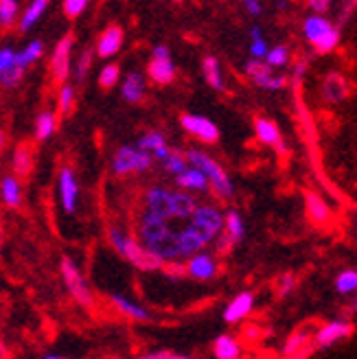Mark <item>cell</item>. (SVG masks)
I'll return each mask as SVG.
<instances>
[{
    "instance_id": "obj_1",
    "label": "cell",
    "mask_w": 357,
    "mask_h": 359,
    "mask_svg": "<svg viewBox=\"0 0 357 359\" xmlns=\"http://www.w3.org/2000/svg\"><path fill=\"white\" fill-rule=\"evenodd\" d=\"M108 239H110V245L116 250V252H121L134 267L142 269V272H154V269L165 267V263L158 257H154L140 241H136L132 235H128V232L116 228V226H112L108 230Z\"/></svg>"
},
{
    "instance_id": "obj_2",
    "label": "cell",
    "mask_w": 357,
    "mask_h": 359,
    "mask_svg": "<svg viewBox=\"0 0 357 359\" xmlns=\"http://www.w3.org/2000/svg\"><path fill=\"white\" fill-rule=\"evenodd\" d=\"M189 167H195L198 171L204 173V177L208 180V187H213V191H215L220 197H230L235 193V187L233 182H230V177L226 175V171L222 169V165L217 163V160H213L208 154L200 151V149H191L189 154H184Z\"/></svg>"
},
{
    "instance_id": "obj_3",
    "label": "cell",
    "mask_w": 357,
    "mask_h": 359,
    "mask_svg": "<svg viewBox=\"0 0 357 359\" xmlns=\"http://www.w3.org/2000/svg\"><path fill=\"white\" fill-rule=\"evenodd\" d=\"M302 33H305L307 42L318 53H331L337 44H340V29L333 27V22L325 15H309L305 18L302 25Z\"/></svg>"
},
{
    "instance_id": "obj_4",
    "label": "cell",
    "mask_w": 357,
    "mask_h": 359,
    "mask_svg": "<svg viewBox=\"0 0 357 359\" xmlns=\"http://www.w3.org/2000/svg\"><path fill=\"white\" fill-rule=\"evenodd\" d=\"M206 245L215 241L224 230V212L215 206H198L187 224Z\"/></svg>"
},
{
    "instance_id": "obj_5",
    "label": "cell",
    "mask_w": 357,
    "mask_h": 359,
    "mask_svg": "<svg viewBox=\"0 0 357 359\" xmlns=\"http://www.w3.org/2000/svg\"><path fill=\"white\" fill-rule=\"evenodd\" d=\"M154 165V158L145 151H140L138 147L125 145L114 154L112 160V171L116 175H128V173H142Z\"/></svg>"
},
{
    "instance_id": "obj_6",
    "label": "cell",
    "mask_w": 357,
    "mask_h": 359,
    "mask_svg": "<svg viewBox=\"0 0 357 359\" xmlns=\"http://www.w3.org/2000/svg\"><path fill=\"white\" fill-rule=\"evenodd\" d=\"M62 276H64V283L68 287L70 296H73L81 307H93L90 287H88L83 274L79 272V267L73 259H68V257L62 259Z\"/></svg>"
},
{
    "instance_id": "obj_7",
    "label": "cell",
    "mask_w": 357,
    "mask_h": 359,
    "mask_svg": "<svg viewBox=\"0 0 357 359\" xmlns=\"http://www.w3.org/2000/svg\"><path fill=\"white\" fill-rule=\"evenodd\" d=\"M73 42H75V38L68 33L58 42L55 50H53L50 70H53V77H55V81L64 83L70 77V68H73V64H70V60H73Z\"/></svg>"
},
{
    "instance_id": "obj_8",
    "label": "cell",
    "mask_w": 357,
    "mask_h": 359,
    "mask_svg": "<svg viewBox=\"0 0 357 359\" xmlns=\"http://www.w3.org/2000/svg\"><path fill=\"white\" fill-rule=\"evenodd\" d=\"M180 125H182V130H187L195 138H200L202 142H217V138H220L217 125L213 123V121H208L206 116H200V114H182L180 116Z\"/></svg>"
},
{
    "instance_id": "obj_9",
    "label": "cell",
    "mask_w": 357,
    "mask_h": 359,
    "mask_svg": "<svg viewBox=\"0 0 357 359\" xmlns=\"http://www.w3.org/2000/svg\"><path fill=\"white\" fill-rule=\"evenodd\" d=\"M58 189H60V202L62 208L66 212H75L77 210V202H79V182L77 175L70 167H64L60 171V180H58Z\"/></svg>"
},
{
    "instance_id": "obj_10",
    "label": "cell",
    "mask_w": 357,
    "mask_h": 359,
    "mask_svg": "<svg viewBox=\"0 0 357 359\" xmlns=\"http://www.w3.org/2000/svg\"><path fill=\"white\" fill-rule=\"evenodd\" d=\"M145 248L154 257H158L160 261H163L165 265L167 263H177V259H182L180 257V248H177V230H173V228L169 232H165L163 237H158L151 243H147Z\"/></svg>"
},
{
    "instance_id": "obj_11",
    "label": "cell",
    "mask_w": 357,
    "mask_h": 359,
    "mask_svg": "<svg viewBox=\"0 0 357 359\" xmlns=\"http://www.w3.org/2000/svg\"><path fill=\"white\" fill-rule=\"evenodd\" d=\"M145 212L169 222L171 219V191L165 187H151L145 193Z\"/></svg>"
},
{
    "instance_id": "obj_12",
    "label": "cell",
    "mask_w": 357,
    "mask_h": 359,
    "mask_svg": "<svg viewBox=\"0 0 357 359\" xmlns=\"http://www.w3.org/2000/svg\"><path fill=\"white\" fill-rule=\"evenodd\" d=\"M252 309H255V296L250 292H241L228 302V307L224 309V320L228 325H237V322L252 313Z\"/></svg>"
},
{
    "instance_id": "obj_13",
    "label": "cell",
    "mask_w": 357,
    "mask_h": 359,
    "mask_svg": "<svg viewBox=\"0 0 357 359\" xmlns=\"http://www.w3.org/2000/svg\"><path fill=\"white\" fill-rule=\"evenodd\" d=\"M169 230H171L169 222L160 219V217H154V215H149V212H142V217L138 222V237H140L142 245H147L154 239L163 237L165 232H169Z\"/></svg>"
},
{
    "instance_id": "obj_14",
    "label": "cell",
    "mask_w": 357,
    "mask_h": 359,
    "mask_svg": "<svg viewBox=\"0 0 357 359\" xmlns=\"http://www.w3.org/2000/svg\"><path fill=\"white\" fill-rule=\"evenodd\" d=\"M187 274H191L193 278H198V280H210L213 276L217 274V261L213 255L208 252H200V255H195L189 259L187 263Z\"/></svg>"
},
{
    "instance_id": "obj_15",
    "label": "cell",
    "mask_w": 357,
    "mask_h": 359,
    "mask_svg": "<svg viewBox=\"0 0 357 359\" xmlns=\"http://www.w3.org/2000/svg\"><path fill=\"white\" fill-rule=\"evenodd\" d=\"M353 331V327L344 320H335V322H327L325 327H320L318 333H316V344L318 346H331L335 342H340V339L349 337Z\"/></svg>"
},
{
    "instance_id": "obj_16",
    "label": "cell",
    "mask_w": 357,
    "mask_h": 359,
    "mask_svg": "<svg viewBox=\"0 0 357 359\" xmlns=\"http://www.w3.org/2000/svg\"><path fill=\"white\" fill-rule=\"evenodd\" d=\"M255 130H257V136L263 145H270L274 147L278 154H285L288 147H285V142L281 138V130L276 128V123H272L270 118H257L255 121Z\"/></svg>"
},
{
    "instance_id": "obj_17",
    "label": "cell",
    "mask_w": 357,
    "mask_h": 359,
    "mask_svg": "<svg viewBox=\"0 0 357 359\" xmlns=\"http://www.w3.org/2000/svg\"><path fill=\"white\" fill-rule=\"evenodd\" d=\"M121 46H123V29L112 25L101 33V38L97 42V53L103 60H110L121 50Z\"/></svg>"
},
{
    "instance_id": "obj_18",
    "label": "cell",
    "mask_w": 357,
    "mask_h": 359,
    "mask_svg": "<svg viewBox=\"0 0 357 359\" xmlns=\"http://www.w3.org/2000/svg\"><path fill=\"white\" fill-rule=\"evenodd\" d=\"M175 182L180 187V191L193 195V193H204L208 191V180L204 177L202 171H198L195 167H187L180 175H175Z\"/></svg>"
},
{
    "instance_id": "obj_19",
    "label": "cell",
    "mask_w": 357,
    "mask_h": 359,
    "mask_svg": "<svg viewBox=\"0 0 357 359\" xmlns=\"http://www.w3.org/2000/svg\"><path fill=\"white\" fill-rule=\"evenodd\" d=\"M140 151H145V154H149L154 160H163L167 158V154H169V145H167V138L160 134V132H147L145 136H142L140 140H138V145H136Z\"/></svg>"
},
{
    "instance_id": "obj_20",
    "label": "cell",
    "mask_w": 357,
    "mask_h": 359,
    "mask_svg": "<svg viewBox=\"0 0 357 359\" xmlns=\"http://www.w3.org/2000/svg\"><path fill=\"white\" fill-rule=\"evenodd\" d=\"M110 302H112V307H114L116 311H121L123 316H128V318H132V320H138V322H147V320H151V313H149L145 307H142V304L130 300L128 296H123V294H112V296H110Z\"/></svg>"
},
{
    "instance_id": "obj_21",
    "label": "cell",
    "mask_w": 357,
    "mask_h": 359,
    "mask_svg": "<svg viewBox=\"0 0 357 359\" xmlns=\"http://www.w3.org/2000/svg\"><path fill=\"white\" fill-rule=\"evenodd\" d=\"M195 208H198V202H195L193 195L184 191H171V219L189 222Z\"/></svg>"
},
{
    "instance_id": "obj_22",
    "label": "cell",
    "mask_w": 357,
    "mask_h": 359,
    "mask_svg": "<svg viewBox=\"0 0 357 359\" xmlns=\"http://www.w3.org/2000/svg\"><path fill=\"white\" fill-rule=\"evenodd\" d=\"M145 90H147V81L140 73H130L121 83V95H123L125 101H130V103L142 101V97H145Z\"/></svg>"
},
{
    "instance_id": "obj_23",
    "label": "cell",
    "mask_w": 357,
    "mask_h": 359,
    "mask_svg": "<svg viewBox=\"0 0 357 359\" xmlns=\"http://www.w3.org/2000/svg\"><path fill=\"white\" fill-rule=\"evenodd\" d=\"M177 248H180V257L191 259L195 255L204 252L206 243L198 235H195V232L189 226H184L182 230H177Z\"/></svg>"
},
{
    "instance_id": "obj_24",
    "label": "cell",
    "mask_w": 357,
    "mask_h": 359,
    "mask_svg": "<svg viewBox=\"0 0 357 359\" xmlns=\"http://www.w3.org/2000/svg\"><path fill=\"white\" fill-rule=\"evenodd\" d=\"M349 95V83L340 73H331L327 75L325 83H323V97L329 103H340L342 99H346Z\"/></svg>"
},
{
    "instance_id": "obj_25",
    "label": "cell",
    "mask_w": 357,
    "mask_h": 359,
    "mask_svg": "<svg viewBox=\"0 0 357 359\" xmlns=\"http://www.w3.org/2000/svg\"><path fill=\"white\" fill-rule=\"evenodd\" d=\"M213 351H215V357L217 359H241V344L239 339L233 337V335H220L215 339V344H213Z\"/></svg>"
},
{
    "instance_id": "obj_26",
    "label": "cell",
    "mask_w": 357,
    "mask_h": 359,
    "mask_svg": "<svg viewBox=\"0 0 357 359\" xmlns=\"http://www.w3.org/2000/svg\"><path fill=\"white\" fill-rule=\"evenodd\" d=\"M202 73H204L206 83H208L213 90H220V93H222V90L226 88V86H224L222 64H220V60H217V57H213V55L204 57V62H202Z\"/></svg>"
},
{
    "instance_id": "obj_27",
    "label": "cell",
    "mask_w": 357,
    "mask_h": 359,
    "mask_svg": "<svg viewBox=\"0 0 357 359\" xmlns=\"http://www.w3.org/2000/svg\"><path fill=\"white\" fill-rule=\"evenodd\" d=\"M0 197H3V202L11 208H18L22 204V187L18 182L15 177H3V182H0Z\"/></svg>"
},
{
    "instance_id": "obj_28",
    "label": "cell",
    "mask_w": 357,
    "mask_h": 359,
    "mask_svg": "<svg viewBox=\"0 0 357 359\" xmlns=\"http://www.w3.org/2000/svg\"><path fill=\"white\" fill-rule=\"evenodd\" d=\"M224 235L235 243H239L245 235V228H243V219H241V215L237 210H228L224 215Z\"/></svg>"
},
{
    "instance_id": "obj_29",
    "label": "cell",
    "mask_w": 357,
    "mask_h": 359,
    "mask_svg": "<svg viewBox=\"0 0 357 359\" xmlns=\"http://www.w3.org/2000/svg\"><path fill=\"white\" fill-rule=\"evenodd\" d=\"M149 77L156 83H171L175 77V66L171 60H151L149 62Z\"/></svg>"
},
{
    "instance_id": "obj_30",
    "label": "cell",
    "mask_w": 357,
    "mask_h": 359,
    "mask_svg": "<svg viewBox=\"0 0 357 359\" xmlns=\"http://www.w3.org/2000/svg\"><path fill=\"white\" fill-rule=\"evenodd\" d=\"M307 212L316 226H325L331 217L329 206L325 204V200H320L316 193H307Z\"/></svg>"
},
{
    "instance_id": "obj_31",
    "label": "cell",
    "mask_w": 357,
    "mask_h": 359,
    "mask_svg": "<svg viewBox=\"0 0 357 359\" xmlns=\"http://www.w3.org/2000/svg\"><path fill=\"white\" fill-rule=\"evenodd\" d=\"M245 75L252 79L257 86H261V88H265L267 86V81L272 79V68L267 66L263 60H250L248 64H245Z\"/></svg>"
},
{
    "instance_id": "obj_32",
    "label": "cell",
    "mask_w": 357,
    "mask_h": 359,
    "mask_svg": "<svg viewBox=\"0 0 357 359\" xmlns=\"http://www.w3.org/2000/svg\"><path fill=\"white\" fill-rule=\"evenodd\" d=\"M42 53H44V44H42L40 40H33V42H29L20 53H15V66L25 70V68L31 66L35 60H40V57H42Z\"/></svg>"
},
{
    "instance_id": "obj_33",
    "label": "cell",
    "mask_w": 357,
    "mask_h": 359,
    "mask_svg": "<svg viewBox=\"0 0 357 359\" xmlns=\"http://www.w3.org/2000/svg\"><path fill=\"white\" fill-rule=\"evenodd\" d=\"M31 167H33V151H31V147L29 145H18L15 151H13V171L20 177H25V175H29Z\"/></svg>"
},
{
    "instance_id": "obj_34",
    "label": "cell",
    "mask_w": 357,
    "mask_h": 359,
    "mask_svg": "<svg viewBox=\"0 0 357 359\" xmlns=\"http://www.w3.org/2000/svg\"><path fill=\"white\" fill-rule=\"evenodd\" d=\"M248 35H250V57H252V60H265L270 46H267V42H265V35H263L261 27L255 25L252 29L248 31Z\"/></svg>"
},
{
    "instance_id": "obj_35",
    "label": "cell",
    "mask_w": 357,
    "mask_h": 359,
    "mask_svg": "<svg viewBox=\"0 0 357 359\" xmlns=\"http://www.w3.org/2000/svg\"><path fill=\"white\" fill-rule=\"evenodd\" d=\"M58 130V118L53 112H42L35 118V138L38 140H48Z\"/></svg>"
},
{
    "instance_id": "obj_36",
    "label": "cell",
    "mask_w": 357,
    "mask_h": 359,
    "mask_svg": "<svg viewBox=\"0 0 357 359\" xmlns=\"http://www.w3.org/2000/svg\"><path fill=\"white\" fill-rule=\"evenodd\" d=\"M46 7H48L46 0H35V3H31L20 18V31H29L33 25H38V20L44 15Z\"/></svg>"
},
{
    "instance_id": "obj_37",
    "label": "cell",
    "mask_w": 357,
    "mask_h": 359,
    "mask_svg": "<svg viewBox=\"0 0 357 359\" xmlns=\"http://www.w3.org/2000/svg\"><path fill=\"white\" fill-rule=\"evenodd\" d=\"M163 165H165V171H167V173H171V175H180V173L189 167L184 154L175 151V149H169L167 158L163 160Z\"/></svg>"
},
{
    "instance_id": "obj_38",
    "label": "cell",
    "mask_w": 357,
    "mask_h": 359,
    "mask_svg": "<svg viewBox=\"0 0 357 359\" xmlns=\"http://www.w3.org/2000/svg\"><path fill=\"white\" fill-rule=\"evenodd\" d=\"M263 62L270 66V68H283V66H288V62H290V48L278 44V46L267 50V55H265Z\"/></svg>"
},
{
    "instance_id": "obj_39",
    "label": "cell",
    "mask_w": 357,
    "mask_h": 359,
    "mask_svg": "<svg viewBox=\"0 0 357 359\" xmlns=\"http://www.w3.org/2000/svg\"><path fill=\"white\" fill-rule=\"evenodd\" d=\"M335 290L337 294H353L357 290V272L355 269H344L335 278Z\"/></svg>"
},
{
    "instance_id": "obj_40",
    "label": "cell",
    "mask_w": 357,
    "mask_h": 359,
    "mask_svg": "<svg viewBox=\"0 0 357 359\" xmlns=\"http://www.w3.org/2000/svg\"><path fill=\"white\" fill-rule=\"evenodd\" d=\"M121 79V68L116 64H108V66H103L101 68V73H99V83L101 88H114Z\"/></svg>"
},
{
    "instance_id": "obj_41",
    "label": "cell",
    "mask_w": 357,
    "mask_h": 359,
    "mask_svg": "<svg viewBox=\"0 0 357 359\" xmlns=\"http://www.w3.org/2000/svg\"><path fill=\"white\" fill-rule=\"evenodd\" d=\"M18 18V3L15 0H0V25L9 27Z\"/></svg>"
},
{
    "instance_id": "obj_42",
    "label": "cell",
    "mask_w": 357,
    "mask_h": 359,
    "mask_svg": "<svg viewBox=\"0 0 357 359\" xmlns=\"http://www.w3.org/2000/svg\"><path fill=\"white\" fill-rule=\"evenodd\" d=\"M73 103H75V88L70 83H64L62 93H60V112L68 114L70 110H73Z\"/></svg>"
},
{
    "instance_id": "obj_43",
    "label": "cell",
    "mask_w": 357,
    "mask_h": 359,
    "mask_svg": "<svg viewBox=\"0 0 357 359\" xmlns=\"http://www.w3.org/2000/svg\"><path fill=\"white\" fill-rule=\"evenodd\" d=\"M90 64H93V50H83L81 55H79V60L75 62V77L79 81L86 79L88 70H90Z\"/></svg>"
},
{
    "instance_id": "obj_44",
    "label": "cell",
    "mask_w": 357,
    "mask_h": 359,
    "mask_svg": "<svg viewBox=\"0 0 357 359\" xmlns=\"http://www.w3.org/2000/svg\"><path fill=\"white\" fill-rule=\"evenodd\" d=\"M305 342H307V331H296V333L290 337V342L285 344L283 353H285V355H294V353H298V348L305 346Z\"/></svg>"
},
{
    "instance_id": "obj_45",
    "label": "cell",
    "mask_w": 357,
    "mask_h": 359,
    "mask_svg": "<svg viewBox=\"0 0 357 359\" xmlns=\"http://www.w3.org/2000/svg\"><path fill=\"white\" fill-rule=\"evenodd\" d=\"M15 66V50L11 46L0 48V77H3L7 70Z\"/></svg>"
},
{
    "instance_id": "obj_46",
    "label": "cell",
    "mask_w": 357,
    "mask_h": 359,
    "mask_svg": "<svg viewBox=\"0 0 357 359\" xmlns=\"http://www.w3.org/2000/svg\"><path fill=\"white\" fill-rule=\"evenodd\" d=\"M22 77H25V70L22 68H18V66H13L11 70H7V73L0 77V83H3L5 88H15L18 83L22 81Z\"/></svg>"
},
{
    "instance_id": "obj_47",
    "label": "cell",
    "mask_w": 357,
    "mask_h": 359,
    "mask_svg": "<svg viewBox=\"0 0 357 359\" xmlns=\"http://www.w3.org/2000/svg\"><path fill=\"white\" fill-rule=\"evenodd\" d=\"M294 285H296V276H294V274H283V276L276 280V292H278L281 296H288V294H292Z\"/></svg>"
},
{
    "instance_id": "obj_48",
    "label": "cell",
    "mask_w": 357,
    "mask_h": 359,
    "mask_svg": "<svg viewBox=\"0 0 357 359\" xmlns=\"http://www.w3.org/2000/svg\"><path fill=\"white\" fill-rule=\"evenodd\" d=\"M86 7H88L86 0H66V3H64V11H66L68 18H77V15H81V13L86 11Z\"/></svg>"
},
{
    "instance_id": "obj_49",
    "label": "cell",
    "mask_w": 357,
    "mask_h": 359,
    "mask_svg": "<svg viewBox=\"0 0 357 359\" xmlns=\"http://www.w3.org/2000/svg\"><path fill=\"white\" fill-rule=\"evenodd\" d=\"M140 359H189V357L175 353V351H154V353L142 355Z\"/></svg>"
},
{
    "instance_id": "obj_50",
    "label": "cell",
    "mask_w": 357,
    "mask_h": 359,
    "mask_svg": "<svg viewBox=\"0 0 357 359\" xmlns=\"http://www.w3.org/2000/svg\"><path fill=\"white\" fill-rule=\"evenodd\" d=\"M215 248H217V252H220V255H228V252H230V248H233V241H230V239L224 235V232H222V235L215 239Z\"/></svg>"
},
{
    "instance_id": "obj_51",
    "label": "cell",
    "mask_w": 357,
    "mask_h": 359,
    "mask_svg": "<svg viewBox=\"0 0 357 359\" xmlns=\"http://www.w3.org/2000/svg\"><path fill=\"white\" fill-rule=\"evenodd\" d=\"M285 86H288V77H283V75H272V79L267 81V90H283Z\"/></svg>"
},
{
    "instance_id": "obj_52",
    "label": "cell",
    "mask_w": 357,
    "mask_h": 359,
    "mask_svg": "<svg viewBox=\"0 0 357 359\" xmlns=\"http://www.w3.org/2000/svg\"><path fill=\"white\" fill-rule=\"evenodd\" d=\"M151 60H171V48L165 46V44H158L154 48V57Z\"/></svg>"
},
{
    "instance_id": "obj_53",
    "label": "cell",
    "mask_w": 357,
    "mask_h": 359,
    "mask_svg": "<svg viewBox=\"0 0 357 359\" xmlns=\"http://www.w3.org/2000/svg\"><path fill=\"white\" fill-rule=\"evenodd\" d=\"M243 7H245V11H248L250 15H255V18L263 13V7H261V3H257V0H245Z\"/></svg>"
},
{
    "instance_id": "obj_54",
    "label": "cell",
    "mask_w": 357,
    "mask_h": 359,
    "mask_svg": "<svg viewBox=\"0 0 357 359\" xmlns=\"http://www.w3.org/2000/svg\"><path fill=\"white\" fill-rule=\"evenodd\" d=\"M169 265V269H167V274L169 276H182L184 272H187V269L180 265V263H167Z\"/></svg>"
},
{
    "instance_id": "obj_55",
    "label": "cell",
    "mask_w": 357,
    "mask_h": 359,
    "mask_svg": "<svg viewBox=\"0 0 357 359\" xmlns=\"http://www.w3.org/2000/svg\"><path fill=\"white\" fill-rule=\"evenodd\" d=\"M309 7L316 11V15H320V13H323V11H327V7H329V3H327V0H320V3H318V0H314V3H309Z\"/></svg>"
},
{
    "instance_id": "obj_56",
    "label": "cell",
    "mask_w": 357,
    "mask_h": 359,
    "mask_svg": "<svg viewBox=\"0 0 357 359\" xmlns=\"http://www.w3.org/2000/svg\"><path fill=\"white\" fill-rule=\"evenodd\" d=\"M305 70H307V62H300V64L296 66V70H294V77L300 79L302 75H305Z\"/></svg>"
},
{
    "instance_id": "obj_57",
    "label": "cell",
    "mask_w": 357,
    "mask_h": 359,
    "mask_svg": "<svg viewBox=\"0 0 357 359\" xmlns=\"http://www.w3.org/2000/svg\"><path fill=\"white\" fill-rule=\"evenodd\" d=\"M243 335H245L248 339H257V335H259V329H257V327H248V329L243 331Z\"/></svg>"
},
{
    "instance_id": "obj_58",
    "label": "cell",
    "mask_w": 357,
    "mask_h": 359,
    "mask_svg": "<svg viewBox=\"0 0 357 359\" xmlns=\"http://www.w3.org/2000/svg\"><path fill=\"white\" fill-rule=\"evenodd\" d=\"M3 145H5V134H3V130H0V151H3Z\"/></svg>"
},
{
    "instance_id": "obj_59",
    "label": "cell",
    "mask_w": 357,
    "mask_h": 359,
    "mask_svg": "<svg viewBox=\"0 0 357 359\" xmlns=\"http://www.w3.org/2000/svg\"><path fill=\"white\" fill-rule=\"evenodd\" d=\"M42 359H64V357H60V355H46V357H42Z\"/></svg>"
},
{
    "instance_id": "obj_60",
    "label": "cell",
    "mask_w": 357,
    "mask_h": 359,
    "mask_svg": "<svg viewBox=\"0 0 357 359\" xmlns=\"http://www.w3.org/2000/svg\"><path fill=\"white\" fill-rule=\"evenodd\" d=\"M3 355H5V344L0 342V357H3Z\"/></svg>"
},
{
    "instance_id": "obj_61",
    "label": "cell",
    "mask_w": 357,
    "mask_h": 359,
    "mask_svg": "<svg viewBox=\"0 0 357 359\" xmlns=\"http://www.w3.org/2000/svg\"><path fill=\"white\" fill-rule=\"evenodd\" d=\"M0 248H3V226H0Z\"/></svg>"
}]
</instances>
